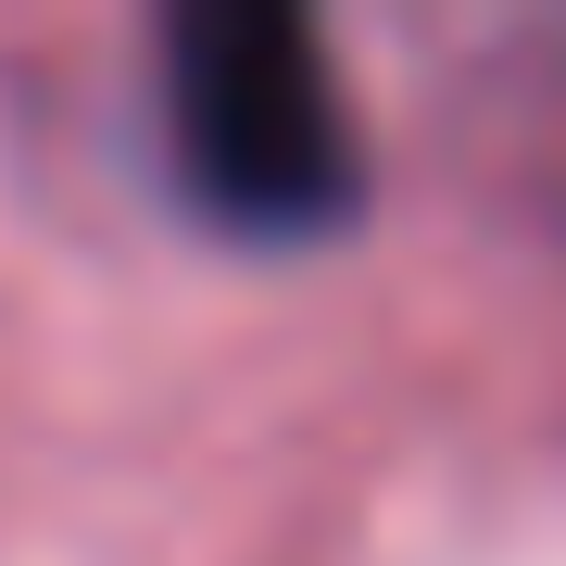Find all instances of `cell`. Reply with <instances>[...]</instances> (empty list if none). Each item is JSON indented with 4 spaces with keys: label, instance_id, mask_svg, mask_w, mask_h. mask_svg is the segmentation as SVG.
Masks as SVG:
<instances>
[{
    "label": "cell",
    "instance_id": "6da1fadb",
    "mask_svg": "<svg viewBox=\"0 0 566 566\" xmlns=\"http://www.w3.org/2000/svg\"><path fill=\"white\" fill-rule=\"evenodd\" d=\"M164 139H177L189 202L214 227H252V240L340 227L365 177L340 63L277 0H202L164 25Z\"/></svg>",
    "mask_w": 566,
    "mask_h": 566
}]
</instances>
